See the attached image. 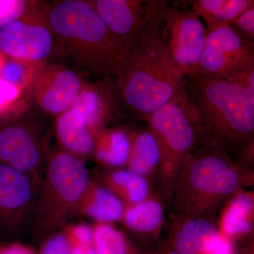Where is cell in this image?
I'll use <instances>...</instances> for the list:
<instances>
[{"label":"cell","mask_w":254,"mask_h":254,"mask_svg":"<svg viewBox=\"0 0 254 254\" xmlns=\"http://www.w3.org/2000/svg\"><path fill=\"white\" fill-rule=\"evenodd\" d=\"M185 85L198 130L232 144L252 139L254 100L242 84L199 75L185 78Z\"/></svg>","instance_id":"3957f363"},{"label":"cell","mask_w":254,"mask_h":254,"mask_svg":"<svg viewBox=\"0 0 254 254\" xmlns=\"http://www.w3.org/2000/svg\"><path fill=\"white\" fill-rule=\"evenodd\" d=\"M170 254H180L177 253V252H172V253Z\"/></svg>","instance_id":"d6a6232c"},{"label":"cell","mask_w":254,"mask_h":254,"mask_svg":"<svg viewBox=\"0 0 254 254\" xmlns=\"http://www.w3.org/2000/svg\"><path fill=\"white\" fill-rule=\"evenodd\" d=\"M42 254H69L67 242L64 237H53L48 242Z\"/></svg>","instance_id":"83f0119b"},{"label":"cell","mask_w":254,"mask_h":254,"mask_svg":"<svg viewBox=\"0 0 254 254\" xmlns=\"http://www.w3.org/2000/svg\"><path fill=\"white\" fill-rule=\"evenodd\" d=\"M164 21L167 46L177 69L185 78L198 76L207 35L204 23L191 9L170 3Z\"/></svg>","instance_id":"52a82bcc"},{"label":"cell","mask_w":254,"mask_h":254,"mask_svg":"<svg viewBox=\"0 0 254 254\" xmlns=\"http://www.w3.org/2000/svg\"><path fill=\"white\" fill-rule=\"evenodd\" d=\"M72 254H98L94 250L87 247H75Z\"/></svg>","instance_id":"1f68e13d"},{"label":"cell","mask_w":254,"mask_h":254,"mask_svg":"<svg viewBox=\"0 0 254 254\" xmlns=\"http://www.w3.org/2000/svg\"><path fill=\"white\" fill-rule=\"evenodd\" d=\"M220 233L211 222L192 220L185 224L176 239L177 253L198 254L204 252L209 246L220 238Z\"/></svg>","instance_id":"2e32d148"},{"label":"cell","mask_w":254,"mask_h":254,"mask_svg":"<svg viewBox=\"0 0 254 254\" xmlns=\"http://www.w3.org/2000/svg\"><path fill=\"white\" fill-rule=\"evenodd\" d=\"M131 153V144L126 133L115 131L108 137L105 144L100 145L98 150L99 158L109 162L115 166L123 165Z\"/></svg>","instance_id":"7402d4cb"},{"label":"cell","mask_w":254,"mask_h":254,"mask_svg":"<svg viewBox=\"0 0 254 254\" xmlns=\"http://www.w3.org/2000/svg\"><path fill=\"white\" fill-rule=\"evenodd\" d=\"M189 2L190 9L204 23L206 31L230 25L247 10L254 7V0H195Z\"/></svg>","instance_id":"5bb4252c"},{"label":"cell","mask_w":254,"mask_h":254,"mask_svg":"<svg viewBox=\"0 0 254 254\" xmlns=\"http://www.w3.org/2000/svg\"><path fill=\"white\" fill-rule=\"evenodd\" d=\"M252 209L250 195L242 193L232 200L228 212L224 220V230L230 235L246 233L250 231L252 225L249 220Z\"/></svg>","instance_id":"ffe728a7"},{"label":"cell","mask_w":254,"mask_h":254,"mask_svg":"<svg viewBox=\"0 0 254 254\" xmlns=\"http://www.w3.org/2000/svg\"><path fill=\"white\" fill-rule=\"evenodd\" d=\"M232 29L242 39L254 43V7L247 10L235 21L230 23Z\"/></svg>","instance_id":"4316f807"},{"label":"cell","mask_w":254,"mask_h":254,"mask_svg":"<svg viewBox=\"0 0 254 254\" xmlns=\"http://www.w3.org/2000/svg\"><path fill=\"white\" fill-rule=\"evenodd\" d=\"M168 3L153 1L141 38L115 77L119 94L127 108L145 119L173 99L185 84L167 46L164 12Z\"/></svg>","instance_id":"6da1fadb"},{"label":"cell","mask_w":254,"mask_h":254,"mask_svg":"<svg viewBox=\"0 0 254 254\" xmlns=\"http://www.w3.org/2000/svg\"><path fill=\"white\" fill-rule=\"evenodd\" d=\"M31 1L24 14L0 29V53L21 61L46 64L55 40L46 18V7Z\"/></svg>","instance_id":"8992f818"},{"label":"cell","mask_w":254,"mask_h":254,"mask_svg":"<svg viewBox=\"0 0 254 254\" xmlns=\"http://www.w3.org/2000/svg\"><path fill=\"white\" fill-rule=\"evenodd\" d=\"M105 93L102 87L84 82L81 91L72 105L86 115L94 130L110 111L109 102Z\"/></svg>","instance_id":"e0dca14e"},{"label":"cell","mask_w":254,"mask_h":254,"mask_svg":"<svg viewBox=\"0 0 254 254\" xmlns=\"http://www.w3.org/2000/svg\"><path fill=\"white\" fill-rule=\"evenodd\" d=\"M1 254H30L29 252L21 247H12L6 249Z\"/></svg>","instance_id":"4dcf8cb0"},{"label":"cell","mask_w":254,"mask_h":254,"mask_svg":"<svg viewBox=\"0 0 254 254\" xmlns=\"http://www.w3.org/2000/svg\"><path fill=\"white\" fill-rule=\"evenodd\" d=\"M46 18L64 56L87 73L116 77L127 52L89 1H56L46 7Z\"/></svg>","instance_id":"7a4b0ae2"},{"label":"cell","mask_w":254,"mask_h":254,"mask_svg":"<svg viewBox=\"0 0 254 254\" xmlns=\"http://www.w3.org/2000/svg\"><path fill=\"white\" fill-rule=\"evenodd\" d=\"M110 31L125 48L127 55L138 44L153 0H90Z\"/></svg>","instance_id":"9c48e42d"},{"label":"cell","mask_w":254,"mask_h":254,"mask_svg":"<svg viewBox=\"0 0 254 254\" xmlns=\"http://www.w3.org/2000/svg\"><path fill=\"white\" fill-rule=\"evenodd\" d=\"M75 235L84 246L89 245L93 241V235L91 229L86 225H80L75 229Z\"/></svg>","instance_id":"f546056e"},{"label":"cell","mask_w":254,"mask_h":254,"mask_svg":"<svg viewBox=\"0 0 254 254\" xmlns=\"http://www.w3.org/2000/svg\"><path fill=\"white\" fill-rule=\"evenodd\" d=\"M95 239L98 254H126V243L123 237L112 227H98Z\"/></svg>","instance_id":"603a6c76"},{"label":"cell","mask_w":254,"mask_h":254,"mask_svg":"<svg viewBox=\"0 0 254 254\" xmlns=\"http://www.w3.org/2000/svg\"><path fill=\"white\" fill-rule=\"evenodd\" d=\"M205 254H232V249L228 241L220 237L211 244L203 252Z\"/></svg>","instance_id":"f1b7e54d"},{"label":"cell","mask_w":254,"mask_h":254,"mask_svg":"<svg viewBox=\"0 0 254 254\" xmlns=\"http://www.w3.org/2000/svg\"><path fill=\"white\" fill-rule=\"evenodd\" d=\"M84 82L76 71L64 65H46L29 90L38 109L59 116L71 108Z\"/></svg>","instance_id":"ba28073f"},{"label":"cell","mask_w":254,"mask_h":254,"mask_svg":"<svg viewBox=\"0 0 254 254\" xmlns=\"http://www.w3.org/2000/svg\"><path fill=\"white\" fill-rule=\"evenodd\" d=\"M29 182L21 172L0 163V213L26 204L31 198Z\"/></svg>","instance_id":"9a60e30c"},{"label":"cell","mask_w":254,"mask_h":254,"mask_svg":"<svg viewBox=\"0 0 254 254\" xmlns=\"http://www.w3.org/2000/svg\"><path fill=\"white\" fill-rule=\"evenodd\" d=\"M161 159V152L154 135L143 132L137 137L131 158L133 173L144 174L155 166Z\"/></svg>","instance_id":"ac0fdd59"},{"label":"cell","mask_w":254,"mask_h":254,"mask_svg":"<svg viewBox=\"0 0 254 254\" xmlns=\"http://www.w3.org/2000/svg\"><path fill=\"white\" fill-rule=\"evenodd\" d=\"M254 68V43L241 38L230 25L207 31L199 74L237 82Z\"/></svg>","instance_id":"5b68a950"},{"label":"cell","mask_w":254,"mask_h":254,"mask_svg":"<svg viewBox=\"0 0 254 254\" xmlns=\"http://www.w3.org/2000/svg\"><path fill=\"white\" fill-rule=\"evenodd\" d=\"M39 161V150L26 128L9 125L0 129V163L23 173L34 168Z\"/></svg>","instance_id":"7c38bea8"},{"label":"cell","mask_w":254,"mask_h":254,"mask_svg":"<svg viewBox=\"0 0 254 254\" xmlns=\"http://www.w3.org/2000/svg\"><path fill=\"white\" fill-rule=\"evenodd\" d=\"M87 211L100 221H114L121 218L123 206L120 200L110 191L100 188L95 191L94 201Z\"/></svg>","instance_id":"44dd1931"},{"label":"cell","mask_w":254,"mask_h":254,"mask_svg":"<svg viewBox=\"0 0 254 254\" xmlns=\"http://www.w3.org/2000/svg\"><path fill=\"white\" fill-rule=\"evenodd\" d=\"M163 208L155 201H145L130 209L126 214L127 225L139 232L155 230L163 221Z\"/></svg>","instance_id":"d6986e66"},{"label":"cell","mask_w":254,"mask_h":254,"mask_svg":"<svg viewBox=\"0 0 254 254\" xmlns=\"http://www.w3.org/2000/svg\"><path fill=\"white\" fill-rule=\"evenodd\" d=\"M57 133L67 149L78 154H87L94 147V128L81 110L71 107L58 116Z\"/></svg>","instance_id":"4fadbf2b"},{"label":"cell","mask_w":254,"mask_h":254,"mask_svg":"<svg viewBox=\"0 0 254 254\" xmlns=\"http://www.w3.org/2000/svg\"><path fill=\"white\" fill-rule=\"evenodd\" d=\"M48 177L60 196L70 203L77 201L88 185V175L84 164L65 152L58 153L51 160Z\"/></svg>","instance_id":"8fae6325"},{"label":"cell","mask_w":254,"mask_h":254,"mask_svg":"<svg viewBox=\"0 0 254 254\" xmlns=\"http://www.w3.org/2000/svg\"><path fill=\"white\" fill-rule=\"evenodd\" d=\"M190 181L195 190L205 194H231L238 187V175L222 157L215 153H203L192 160Z\"/></svg>","instance_id":"30bf717a"},{"label":"cell","mask_w":254,"mask_h":254,"mask_svg":"<svg viewBox=\"0 0 254 254\" xmlns=\"http://www.w3.org/2000/svg\"><path fill=\"white\" fill-rule=\"evenodd\" d=\"M147 120L160 147L161 158L166 161H178L195 144L198 125L186 85Z\"/></svg>","instance_id":"277c9868"},{"label":"cell","mask_w":254,"mask_h":254,"mask_svg":"<svg viewBox=\"0 0 254 254\" xmlns=\"http://www.w3.org/2000/svg\"><path fill=\"white\" fill-rule=\"evenodd\" d=\"M114 181L128 190L130 200L141 203L148 193V185L144 179L133 172L120 171L114 175Z\"/></svg>","instance_id":"cb8c5ba5"},{"label":"cell","mask_w":254,"mask_h":254,"mask_svg":"<svg viewBox=\"0 0 254 254\" xmlns=\"http://www.w3.org/2000/svg\"><path fill=\"white\" fill-rule=\"evenodd\" d=\"M31 1L23 0L0 1V29L8 23L21 17Z\"/></svg>","instance_id":"484cf974"},{"label":"cell","mask_w":254,"mask_h":254,"mask_svg":"<svg viewBox=\"0 0 254 254\" xmlns=\"http://www.w3.org/2000/svg\"><path fill=\"white\" fill-rule=\"evenodd\" d=\"M24 93L10 86L0 76V114L9 113L18 109L22 105Z\"/></svg>","instance_id":"d4e9b609"}]
</instances>
